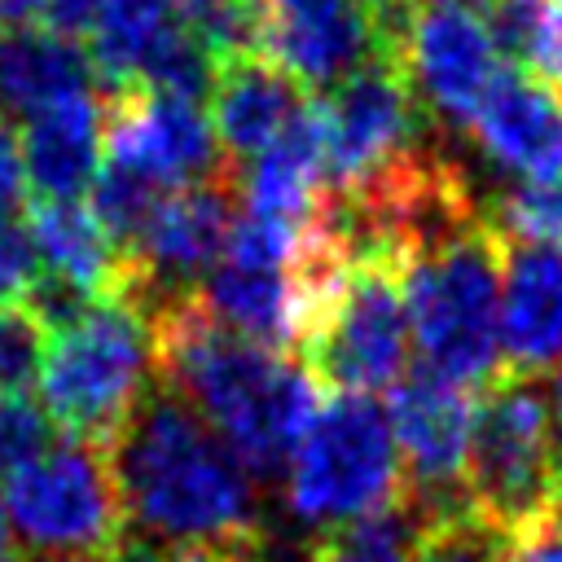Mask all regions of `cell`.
<instances>
[{"label":"cell","mask_w":562,"mask_h":562,"mask_svg":"<svg viewBox=\"0 0 562 562\" xmlns=\"http://www.w3.org/2000/svg\"><path fill=\"white\" fill-rule=\"evenodd\" d=\"M132 540L162 549H263L259 479L162 382L105 448Z\"/></svg>","instance_id":"1"},{"label":"cell","mask_w":562,"mask_h":562,"mask_svg":"<svg viewBox=\"0 0 562 562\" xmlns=\"http://www.w3.org/2000/svg\"><path fill=\"white\" fill-rule=\"evenodd\" d=\"M149 329L158 382L180 395L259 483L281 479L321 408V386L303 360L224 329L198 294L154 312Z\"/></svg>","instance_id":"2"},{"label":"cell","mask_w":562,"mask_h":562,"mask_svg":"<svg viewBox=\"0 0 562 562\" xmlns=\"http://www.w3.org/2000/svg\"><path fill=\"white\" fill-rule=\"evenodd\" d=\"M501 272L505 241L496 237L487 215H474L400 259L408 334L422 351V369L465 391L483 386L496 373Z\"/></svg>","instance_id":"3"},{"label":"cell","mask_w":562,"mask_h":562,"mask_svg":"<svg viewBox=\"0 0 562 562\" xmlns=\"http://www.w3.org/2000/svg\"><path fill=\"white\" fill-rule=\"evenodd\" d=\"M158 386L154 329L136 303L97 299L48 338L40 364L44 408L79 443L110 448L140 400Z\"/></svg>","instance_id":"4"},{"label":"cell","mask_w":562,"mask_h":562,"mask_svg":"<svg viewBox=\"0 0 562 562\" xmlns=\"http://www.w3.org/2000/svg\"><path fill=\"white\" fill-rule=\"evenodd\" d=\"M553 400L544 373L496 369L470 400L465 496L505 536L553 505Z\"/></svg>","instance_id":"5"},{"label":"cell","mask_w":562,"mask_h":562,"mask_svg":"<svg viewBox=\"0 0 562 562\" xmlns=\"http://www.w3.org/2000/svg\"><path fill=\"white\" fill-rule=\"evenodd\" d=\"M281 479L290 514L312 531L400 501V457L386 408L373 395H325Z\"/></svg>","instance_id":"6"},{"label":"cell","mask_w":562,"mask_h":562,"mask_svg":"<svg viewBox=\"0 0 562 562\" xmlns=\"http://www.w3.org/2000/svg\"><path fill=\"white\" fill-rule=\"evenodd\" d=\"M0 518L31 558L105 562L127 540L110 457L79 439H57L40 461L0 479Z\"/></svg>","instance_id":"7"},{"label":"cell","mask_w":562,"mask_h":562,"mask_svg":"<svg viewBox=\"0 0 562 562\" xmlns=\"http://www.w3.org/2000/svg\"><path fill=\"white\" fill-rule=\"evenodd\" d=\"M408 342L413 334L400 285V259L373 250L356 259L347 290L299 356L316 386H325L329 395H373L404 378Z\"/></svg>","instance_id":"8"},{"label":"cell","mask_w":562,"mask_h":562,"mask_svg":"<svg viewBox=\"0 0 562 562\" xmlns=\"http://www.w3.org/2000/svg\"><path fill=\"white\" fill-rule=\"evenodd\" d=\"M316 105L325 127V193H351L439 140V127L386 48Z\"/></svg>","instance_id":"9"},{"label":"cell","mask_w":562,"mask_h":562,"mask_svg":"<svg viewBox=\"0 0 562 562\" xmlns=\"http://www.w3.org/2000/svg\"><path fill=\"white\" fill-rule=\"evenodd\" d=\"M237 184L233 176L171 189L149 224L140 228L136 246L127 250V281L123 299L145 312V321L176 299L198 294L202 277L220 263L228 233L237 224Z\"/></svg>","instance_id":"10"},{"label":"cell","mask_w":562,"mask_h":562,"mask_svg":"<svg viewBox=\"0 0 562 562\" xmlns=\"http://www.w3.org/2000/svg\"><path fill=\"white\" fill-rule=\"evenodd\" d=\"M386 53L400 61L408 88L439 132H465L501 70L487 22L474 9L443 0H417L404 26L386 40Z\"/></svg>","instance_id":"11"},{"label":"cell","mask_w":562,"mask_h":562,"mask_svg":"<svg viewBox=\"0 0 562 562\" xmlns=\"http://www.w3.org/2000/svg\"><path fill=\"white\" fill-rule=\"evenodd\" d=\"M391 435L400 457V492L422 518L465 509V448H470V395L430 369H408L391 386Z\"/></svg>","instance_id":"12"},{"label":"cell","mask_w":562,"mask_h":562,"mask_svg":"<svg viewBox=\"0 0 562 562\" xmlns=\"http://www.w3.org/2000/svg\"><path fill=\"white\" fill-rule=\"evenodd\" d=\"M105 162L145 176L158 189H189L233 176L206 105L145 83L119 88L105 105Z\"/></svg>","instance_id":"13"},{"label":"cell","mask_w":562,"mask_h":562,"mask_svg":"<svg viewBox=\"0 0 562 562\" xmlns=\"http://www.w3.org/2000/svg\"><path fill=\"white\" fill-rule=\"evenodd\" d=\"M88 57L114 92L145 83L193 101L211 97L220 70L189 40L176 0H105L88 31Z\"/></svg>","instance_id":"14"},{"label":"cell","mask_w":562,"mask_h":562,"mask_svg":"<svg viewBox=\"0 0 562 562\" xmlns=\"http://www.w3.org/2000/svg\"><path fill=\"white\" fill-rule=\"evenodd\" d=\"M259 57L281 66L303 92L338 88L382 53L378 13L364 0H255Z\"/></svg>","instance_id":"15"},{"label":"cell","mask_w":562,"mask_h":562,"mask_svg":"<svg viewBox=\"0 0 562 562\" xmlns=\"http://www.w3.org/2000/svg\"><path fill=\"white\" fill-rule=\"evenodd\" d=\"M487 162L522 180H562V92L522 66H501L474 123Z\"/></svg>","instance_id":"16"},{"label":"cell","mask_w":562,"mask_h":562,"mask_svg":"<svg viewBox=\"0 0 562 562\" xmlns=\"http://www.w3.org/2000/svg\"><path fill=\"white\" fill-rule=\"evenodd\" d=\"M206 101H211L206 105L211 132H215L220 154L228 158L233 171L241 162H250L259 149H268L307 105L303 88L259 53L224 61L215 70Z\"/></svg>","instance_id":"17"},{"label":"cell","mask_w":562,"mask_h":562,"mask_svg":"<svg viewBox=\"0 0 562 562\" xmlns=\"http://www.w3.org/2000/svg\"><path fill=\"white\" fill-rule=\"evenodd\" d=\"M501 351L527 373L562 364V246H505Z\"/></svg>","instance_id":"18"},{"label":"cell","mask_w":562,"mask_h":562,"mask_svg":"<svg viewBox=\"0 0 562 562\" xmlns=\"http://www.w3.org/2000/svg\"><path fill=\"white\" fill-rule=\"evenodd\" d=\"M22 167L26 184L44 202H79L105 162V105L83 92L22 123Z\"/></svg>","instance_id":"19"},{"label":"cell","mask_w":562,"mask_h":562,"mask_svg":"<svg viewBox=\"0 0 562 562\" xmlns=\"http://www.w3.org/2000/svg\"><path fill=\"white\" fill-rule=\"evenodd\" d=\"M233 184L241 193V211L307 224L316 206L325 202V127L321 105L307 101L299 119L250 162L233 171Z\"/></svg>","instance_id":"20"},{"label":"cell","mask_w":562,"mask_h":562,"mask_svg":"<svg viewBox=\"0 0 562 562\" xmlns=\"http://www.w3.org/2000/svg\"><path fill=\"white\" fill-rule=\"evenodd\" d=\"M92 57L79 40L48 26H0V119H35L70 97L92 92Z\"/></svg>","instance_id":"21"},{"label":"cell","mask_w":562,"mask_h":562,"mask_svg":"<svg viewBox=\"0 0 562 562\" xmlns=\"http://www.w3.org/2000/svg\"><path fill=\"white\" fill-rule=\"evenodd\" d=\"M26 233L35 246V263L44 277L88 294L119 299L127 281V259L83 202H44L35 198L26 211Z\"/></svg>","instance_id":"22"},{"label":"cell","mask_w":562,"mask_h":562,"mask_svg":"<svg viewBox=\"0 0 562 562\" xmlns=\"http://www.w3.org/2000/svg\"><path fill=\"white\" fill-rule=\"evenodd\" d=\"M422 522L426 518L413 509V501L400 496L373 514L316 531L307 562H413Z\"/></svg>","instance_id":"23"},{"label":"cell","mask_w":562,"mask_h":562,"mask_svg":"<svg viewBox=\"0 0 562 562\" xmlns=\"http://www.w3.org/2000/svg\"><path fill=\"white\" fill-rule=\"evenodd\" d=\"M505 246H562V180H518L483 202Z\"/></svg>","instance_id":"24"},{"label":"cell","mask_w":562,"mask_h":562,"mask_svg":"<svg viewBox=\"0 0 562 562\" xmlns=\"http://www.w3.org/2000/svg\"><path fill=\"white\" fill-rule=\"evenodd\" d=\"M413 562H509V536L465 505L422 522Z\"/></svg>","instance_id":"25"},{"label":"cell","mask_w":562,"mask_h":562,"mask_svg":"<svg viewBox=\"0 0 562 562\" xmlns=\"http://www.w3.org/2000/svg\"><path fill=\"white\" fill-rule=\"evenodd\" d=\"M180 22L189 31V40L211 53L215 66L259 53V35H255V0H176Z\"/></svg>","instance_id":"26"},{"label":"cell","mask_w":562,"mask_h":562,"mask_svg":"<svg viewBox=\"0 0 562 562\" xmlns=\"http://www.w3.org/2000/svg\"><path fill=\"white\" fill-rule=\"evenodd\" d=\"M48 351V325L26 303H0V400L22 395L40 378Z\"/></svg>","instance_id":"27"},{"label":"cell","mask_w":562,"mask_h":562,"mask_svg":"<svg viewBox=\"0 0 562 562\" xmlns=\"http://www.w3.org/2000/svg\"><path fill=\"white\" fill-rule=\"evenodd\" d=\"M53 443H57V422L48 417L44 404H35L26 395L0 400V479L40 461Z\"/></svg>","instance_id":"28"},{"label":"cell","mask_w":562,"mask_h":562,"mask_svg":"<svg viewBox=\"0 0 562 562\" xmlns=\"http://www.w3.org/2000/svg\"><path fill=\"white\" fill-rule=\"evenodd\" d=\"M35 272H40V263H35L26 220H18L13 211L0 206V303H18V294L26 299Z\"/></svg>","instance_id":"29"},{"label":"cell","mask_w":562,"mask_h":562,"mask_svg":"<svg viewBox=\"0 0 562 562\" xmlns=\"http://www.w3.org/2000/svg\"><path fill=\"white\" fill-rule=\"evenodd\" d=\"M518 66L562 92V0H544L540 4V18L531 26V40H527Z\"/></svg>","instance_id":"30"},{"label":"cell","mask_w":562,"mask_h":562,"mask_svg":"<svg viewBox=\"0 0 562 562\" xmlns=\"http://www.w3.org/2000/svg\"><path fill=\"white\" fill-rule=\"evenodd\" d=\"M509 562H562V501L509 531Z\"/></svg>","instance_id":"31"},{"label":"cell","mask_w":562,"mask_h":562,"mask_svg":"<svg viewBox=\"0 0 562 562\" xmlns=\"http://www.w3.org/2000/svg\"><path fill=\"white\" fill-rule=\"evenodd\" d=\"M101 4H105V0H44V4H40V18H44L48 31L66 35V40H79V35L92 31Z\"/></svg>","instance_id":"32"},{"label":"cell","mask_w":562,"mask_h":562,"mask_svg":"<svg viewBox=\"0 0 562 562\" xmlns=\"http://www.w3.org/2000/svg\"><path fill=\"white\" fill-rule=\"evenodd\" d=\"M26 193V167H22V145L13 136V127L0 119V206L13 211L18 198Z\"/></svg>","instance_id":"33"},{"label":"cell","mask_w":562,"mask_h":562,"mask_svg":"<svg viewBox=\"0 0 562 562\" xmlns=\"http://www.w3.org/2000/svg\"><path fill=\"white\" fill-rule=\"evenodd\" d=\"M373 13H378V26H382V48H386V40L404 26V18H408V9L417 4V0H364Z\"/></svg>","instance_id":"34"},{"label":"cell","mask_w":562,"mask_h":562,"mask_svg":"<svg viewBox=\"0 0 562 562\" xmlns=\"http://www.w3.org/2000/svg\"><path fill=\"white\" fill-rule=\"evenodd\" d=\"M105 562H167V553H158L154 544H145V540H132V536H127V540H123Z\"/></svg>","instance_id":"35"},{"label":"cell","mask_w":562,"mask_h":562,"mask_svg":"<svg viewBox=\"0 0 562 562\" xmlns=\"http://www.w3.org/2000/svg\"><path fill=\"white\" fill-rule=\"evenodd\" d=\"M44 0H0V26H22L31 18H40Z\"/></svg>","instance_id":"36"},{"label":"cell","mask_w":562,"mask_h":562,"mask_svg":"<svg viewBox=\"0 0 562 562\" xmlns=\"http://www.w3.org/2000/svg\"><path fill=\"white\" fill-rule=\"evenodd\" d=\"M549 400H553V417L562 422V364L553 369V382H549Z\"/></svg>","instance_id":"37"},{"label":"cell","mask_w":562,"mask_h":562,"mask_svg":"<svg viewBox=\"0 0 562 562\" xmlns=\"http://www.w3.org/2000/svg\"><path fill=\"white\" fill-rule=\"evenodd\" d=\"M553 501H562V435H558V448H553Z\"/></svg>","instance_id":"38"},{"label":"cell","mask_w":562,"mask_h":562,"mask_svg":"<svg viewBox=\"0 0 562 562\" xmlns=\"http://www.w3.org/2000/svg\"><path fill=\"white\" fill-rule=\"evenodd\" d=\"M0 562H18V549H13V536L4 527V518H0Z\"/></svg>","instance_id":"39"},{"label":"cell","mask_w":562,"mask_h":562,"mask_svg":"<svg viewBox=\"0 0 562 562\" xmlns=\"http://www.w3.org/2000/svg\"><path fill=\"white\" fill-rule=\"evenodd\" d=\"M443 4H457V9H474V13H479V9H487L492 0H443Z\"/></svg>","instance_id":"40"},{"label":"cell","mask_w":562,"mask_h":562,"mask_svg":"<svg viewBox=\"0 0 562 562\" xmlns=\"http://www.w3.org/2000/svg\"><path fill=\"white\" fill-rule=\"evenodd\" d=\"M228 562H259V549L255 553H241V558H228Z\"/></svg>","instance_id":"41"},{"label":"cell","mask_w":562,"mask_h":562,"mask_svg":"<svg viewBox=\"0 0 562 562\" xmlns=\"http://www.w3.org/2000/svg\"><path fill=\"white\" fill-rule=\"evenodd\" d=\"M31 562H61V558H31Z\"/></svg>","instance_id":"42"}]
</instances>
